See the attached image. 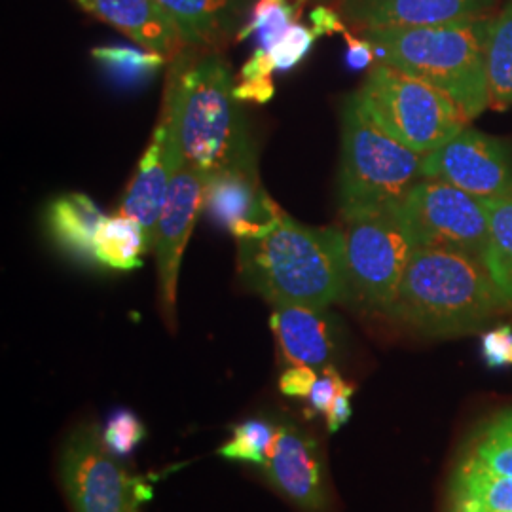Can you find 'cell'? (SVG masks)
I'll return each mask as SVG.
<instances>
[{
    "label": "cell",
    "instance_id": "cell-7",
    "mask_svg": "<svg viewBox=\"0 0 512 512\" xmlns=\"http://www.w3.org/2000/svg\"><path fill=\"white\" fill-rule=\"evenodd\" d=\"M346 304L385 315L393 308L416 245L393 211L344 220Z\"/></svg>",
    "mask_w": 512,
    "mask_h": 512
},
{
    "label": "cell",
    "instance_id": "cell-18",
    "mask_svg": "<svg viewBox=\"0 0 512 512\" xmlns=\"http://www.w3.org/2000/svg\"><path fill=\"white\" fill-rule=\"evenodd\" d=\"M448 512H512V476L469 454L450 480Z\"/></svg>",
    "mask_w": 512,
    "mask_h": 512
},
{
    "label": "cell",
    "instance_id": "cell-31",
    "mask_svg": "<svg viewBox=\"0 0 512 512\" xmlns=\"http://www.w3.org/2000/svg\"><path fill=\"white\" fill-rule=\"evenodd\" d=\"M482 359L490 368H507L512 366V327L503 325L488 330L480 340Z\"/></svg>",
    "mask_w": 512,
    "mask_h": 512
},
{
    "label": "cell",
    "instance_id": "cell-9",
    "mask_svg": "<svg viewBox=\"0 0 512 512\" xmlns=\"http://www.w3.org/2000/svg\"><path fill=\"white\" fill-rule=\"evenodd\" d=\"M416 249H440L482 258L492 226L488 202L452 184L420 179L395 207Z\"/></svg>",
    "mask_w": 512,
    "mask_h": 512
},
{
    "label": "cell",
    "instance_id": "cell-27",
    "mask_svg": "<svg viewBox=\"0 0 512 512\" xmlns=\"http://www.w3.org/2000/svg\"><path fill=\"white\" fill-rule=\"evenodd\" d=\"M473 456L497 473L512 476V408L497 414L480 431Z\"/></svg>",
    "mask_w": 512,
    "mask_h": 512
},
{
    "label": "cell",
    "instance_id": "cell-36",
    "mask_svg": "<svg viewBox=\"0 0 512 512\" xmlns=\"http://www.w3.org/2000/svg\"><path fill=\"white\" fill-rule=\"evenodd\" d=\"M275 71L274 57L264 48H256L245 65L239 71V80H260V78H272Z\"/></svg>",
    "mask_w": 512,
    "mask_h": 512
},
{
    "label": "cell",
    "instance_id": "cell-2",
    "mask_svg": "<svg viewBox=\"0 0 512 512\" xmlns=\"http://www.w3.org/2000/svg\"><path fill=\"white\" fill-rule=\"evenodd\" d=\"M512 311L482 258L416 249L389 319L425 338H456Z\"/></svg>",
    "mask_w": 512,
    "mask_h": 512
},
{
    "label": "cell",
    "instance_id": "cell-4",
    "mask_svg": "<svg viewBox=\"0 0 512 512\" xmlns=\"http://www.w3.org/2000/svg\"><path fill=\"white\" fill-rule=\"evenodd\" d=\"M181 61V143L184 162L205 177L222 171L256 175V156L247 122L234 95V76L215 52Z\"/></svg>",
    "mask_w": 512,
    "mask_h": 512
},
{
    "label": "cell",
    "instance_id": "cell-19",
    "mask_svg": "<svg viewBox=\"0 0 512 512\" xmlns=\"http://www.w3.org/2000/svg\"><path fill=\"white\" fill-rule=\"evenodd\" d=\"M188 48L213 52L234 25L230 0H156Z\"/></svg>",
    "mask_w": 512,
    "mask_h": 512
},
{
    "label": "cell",
    "instance_id": "cell-13",
    "mask_svg": "<svg viewBox=\"0 0 512 512\" xmlns=\"http://www.w3.org/2000/svg\"><path fill=\"white\" fill-rule=\"evenodd\" d=\"M207 177L202 171L184 165L169 184L164 211L156 232L158 264V306L169 330H177V285L184 247L203 211Z\"/></svg>",
    "mask_w": 512,
    "mask_h": 512
},
{
    "label": "cell",
    "instance_id": "cell-20",
    "mask_svg": "<svg viewBox=\"0 0 512 512\" xmlns=\"http://www.w3.org/2000/svg\"><path fill=\"white\" fill-rule=\"evenodd\" d=\"M105 215L97 203L82 192H71L50 203L46 222L55 243L69 255L93 262V238Z\"/></svg>",
    "mask_w": 512,
    "mask_h": 512
},
{
    "label": "cell",
    "instance_id": "cell-28",
    "mask_svg": "<svg viewBox=\"0 0 512 512\" xmlns=\"http://www.w3.org/2000/svg\"><path fill=\"white\" fill-rule=\"evenodd\" d=\"M147 435L143 420L128 408H116L101 427V439L116 458H129Z\"/></svg>",
    "mask_w": 512,
    "mask_h": 512
},
{
    "label": "cell",
    "instance_id": "cell-5",
    "mask_svg": "<svg viewBox=\"0 0 512 512\" xmlns=\"http://www.w3.org/2000/svg\"><path fill=\"white\" fill-rule=\"evenodd\" d=\"M421 160V154L378 128L353 93L342 110V156L338 171L342 219L393 211L420 181Z\"/></svg>",
    "mask_w": 512,
    "mask_h": 512
},
{
    "label": "cell",
    "instance_id": "cell-12",
    "mask_svg": "<svg viewBox=\"0 0 512 512\" xmlns=\"http://www.w3.org/2000/svg\"><path fill=\"white\" fill-rule=\"evenodd\" d=\"M275 421L274 446L258 471L296 511L332 512L334 497L319 440L289 416H275Z\"/></svg>",
    "mask_w": 512,
    "mask_h": 512
},
{
    "label": "cell",
    "instance_id": "cell-11",
    "mask_svg": "<svg viewBox=\"0 0 512 512\" xmlns=\"http://www.w3.org/2000/svg\"><path fill=\"white\" fill-rule=\"evenodd\" d=\"M421 179L452 184L484 202L512 200V145L467 126L423 156Z\"/></svg>",
    "mask_w": 512,
    "mask_h": 512
},
{
    "label": "cell",
    "instance_id": "cell-3",
    "mask_svg": "<svg viewBox=\"0 0 512 512\" xmlns=\"http://www.w3.org/2000/svg\"><path fill=\"white\" fill-rule=\"evenodd\" d=\"M490 23L492 16L450 25L365 29L361 37L372 44L376 63L435 86L475 120L490 107Z\"/></svg>",
    "mask_w": 512,
    "mask_h": 512
},
{
    "label": "cell",
    "instance_id": "cell-22",
    "mask_svg": "<svg viewBox=\"0 0 512 512\" xmlns=\"http://www.w3.org/2000/svg\"><path fill=\"white\" fill-rule=\"evenodd\" d=\"M92 57L112 84L126 90L147 86L167 63L164 55L122 44L97 46L92 50Z\"/></svg>",
    "mask_w": 512,
    "mask_h": 512
},
{
    "label": "cell",
    "instance_id": "cell-23",
    "mask_svg": "<svg viewBox=\"0 0 512 512\" xmlns=\"http://www.w3.org/2000/svg\"><path fill=\"white\" fill-rule=\"evenodd\" d=\"M486 63L490 107L512 109V0L492 16Z\"/></svg>",
    "mask_w": 512,
    "mask_h": 512
},
{
    "label": "cell",
    "instance_id": "cell-14",
    "mask_svg": "<svg viewBox=\"0 0 512 512\" xmlns=\"http://www.w3.org/2000/svg\"><path fill=\"white\" fill-rule=\"evenodd\" d=\"M203 211L239 241L270 228L283 209L260 188L256 175L222 171L207 177Z\"/></svg>",
    "mask_w": 512,
    "mask_h": 512
},
{
    "label": "cell",
    "instance_id": "cell-26",
    "mask_svg": "<svg viewBox=\"0 0 512 512\" xmlns=\"http://www.w3.org/2000/svg\"><path fill=\"white\" fill-rule=\"evenodd\" d=\"M302 2L289 0H256L247 25L238 33V40L256 37L258 48L272 52L275 44L296 23L302 10Z\"/></svg>",
    "mask_w": 512,
    "mask_h": 512
},
{
    "label": "cell",
    "instance_id": "cell-21",
    "mask_svg": "<svg viewBox=\"0 0 512 512\" xmlns=\"http://www.w3.org/2000/svg\"><path fill=\"white\" fill-rule=\"evenodd\" d=\"M147 253L145 232L137 220L120 213L101 219L93 238L95 262L112 270L128 272L139 268Z\"/></svg>",
    "mask_w": 512,
    "mask_h": 512
},
{
    "label": "cell",
    "instance_id": "cell-17",
    "mask_svg": "<svg viewBox=\"0 0 512 512\" xmlns=\"http://www.w3.org/2000/svg\"><path fill=\"white\" fill-rule=\"evenodd\" d=\"M270 327L283 363L323 370L336 353V329L327 310L304 306H277Z\"/></svg>",
    "mask_w": 512,
    "mask_h": 512
},
{
    "label": "cell",
    "instance_id": "cell-16",
    "mask_svg": "<svg viewBox=\"0 0 512 512\" xmlns=\"http://www.w3.org/2000/svg\"><path fill=\"white\" fill-rule=\"evenodd\" d=\"M82 10L109 23L141 48L167 61L184 54L188 44L156 0H76Z\"/></svg>",
    "mask_w": 512,
    "mask_h": 512
},
{
    "label": "cell",
    "instance_id": "cell-38",
    "mask_svg": "<svg viewBox=\"0 0 512 512\" xmlns=\"http://www.w3.org/2000/svg\"><path fill=\"white\" fill-rule=\"evenodd\" d=\"M296 2H302V4H306V2H310V0H296ZM315 2H319V0H315Z\"/></svg>",
    "mask_w": 512,
    "mask_h": 512
},
{
    "label": "cell",
    "instance_id": "cell-33",
    "mask_svg": "<svg viewBox=\"0 0 512 512\" xmlns=\"http://www.w3.org/2000/svg\"><path fill=\"white\" fill-rule=\"evenodd\" d=\"M344 38H346V65L351 71H366L376 63V52L372 48V44L366 40L365 37H355L351 35L348 29L344 31Z\"/></svg>",
    "mask_w": 512,
    "mask_h": 512
},
{
    "label": "cell",
    "instance_id": "cell-35",
    "mask_svg": "<svg viewBox=\"0 0 512 512\" xmlns=\"http://www.w3.org/2000/svg\"><path fill=\"white\" fill-rule=\"evenodd\" d=\"M275 86L272 78H260V80H239L234 86V95L241 101H249L256 105H266L274 97Z\"/></svg>",
    "mask_w": 512,
    "mask_h": 512
},
{
    "label": "cell",
    "instance_id": "cell-1",
    "mask_svg": "<svg viewBox=\"0 0 512 512\" xmlns=\"http://www.w3.org/2000/svg\"><path fill=\"white\" fill-rule=\"evenodd\" d=\"M238 274L274 308L327 310L346 302L344 230L311 228L281 211L270 228L239 239Z\"/></svg>",
    "mask_w": 512,
    "mask_h": 512
},
{
    "label": "cell",
    "instance_id": "cell-8",
    "mask_svg": "<svg viewBox=\"0 0 512 512\" xmlns=\"http://www.w3.org/2000/svg\"><path fill=\"white\" fill-rule=\"evenodd\" d=\"M57 476L71 512H143L152 488L131 475L92 420L74 423L61 440Z\"/></svg>",
    "mask_w": 512,
    "mask_h": 512
},
{
    "label": "cell",
    "instance_id": "cell-10",
    "mask_svg": "<svg viewBox=\"0 0 512 512\" xmlns=\"http://www.w3.org/2000/svg\"><path fill=\"white\" fill-rule=\"evenodd\" d=\"M169 63L160 120L118 211L141 224L148 251H154L169 184L186 165L181 143V61L177 57Z\"/></svg>",
    "mask_w": 512,
    "mask_h": 512
},
{
    "label": "cell",
    "instance_id": "cell-25",
    "mask_svg": "<svg viewBox=\"0 0 512 512\" xmlns=\"http://www.w3.org/2000/svg\"><path fill=\"white\" fill-rule=\"evenodd\" d=\"M277 421L270 416H258L239 421L232 427V435L219 448V454L230 461H241L255 465L256 469L266 463L274 446Z\"/></svg>",
    "mask_w": 512,
    "mask_h": 512
},
{
    "label": "cell",
    "instance_id": "cell-29",
    "mask_svg": "<svg viewBox=\"0 0 512 512\" xmlns=\"http://www.w3.org/2000/svg\"><path fill=\"white\" fill-rule=\"evenodd\" d=\"M317 35L313 33V29L294 23L287 33L281 37V40L274 46V50L270 52L274 57L275 71L279 73H287L294 69L306 55L310 54L313 44H315Z\"/></svg>",
    "mask_w": 512,
    "mask_h": 512
},
{
    "label": "cell",
    "instance_id": "cell-37",
    "mask_svg": "<svg viewBox=\"0 0 512 512\" xmlns=\"http://www.w3.org/2000/svg\"><path fill=\"white\" fill-rule=\"evenodd\" d=\"M351 395H353L351 391L338 395L336 401L330 406L329 414L325 416L330 433H336L338 429H342L348 423L349 418H351V412H353V408H351Z\"/></svg>",
    "mask_w": 512,
    "mask_h": 512
},
{
    "label": "cell",
    "instance_id": "cell-6",
    "mask_svg": "<svg viewBox=\"0 0 512 512\" xmlns=\"http://www.w3.org/2000/svg\"><path fill=\"white\" fill-rule=\"evenodd\" d=\"M355 97L378 128L421 156L446 145L469 124L446 93L384 63L370 69Z\"/></svg>",
    "mask_w": 512,
    "mask_h": 512
},
{
    "label": "cell",
    "instance_id": "cell-34",
    "mask_svg": "<svg viewBox=\"0 0 512 512\" xmlns=\"http://www.w3.org/2000/svg\"><path fill=\"white\" fill-rule=\"evenodd\" d=\"M311 29L317 37H330V35H336V33H342L348 29L344 18L332 10L329 6H315L310 12Z\"/></svg>",
    "mask_w": 512,
    "mask_h": 512
},
{
    "label": "cell",
    "instance_id": "cell-24",
    "mask_svg": "<svg viewBox=\"0 0 512 512\" xmlns=\"http://www.w3.org/2000/svg\"><path fill=\"white\" fill-rule=\"evenodd\" d=\"M492 236L484 264L499 291L512 304V200L488 202Z\"/></svg>",
    "mask_w": 512,
    "mask_h": 512
},
{
    "label": "cell",
    "instance_id": "cell-15",
    "mask_svg": "<svg viewBox=\"0 0 512 512\" xmlns=\"http://www.w3.org/2000/svg\"><path fill=\"white\" fill-rule=\"evenodd\" d=\"M495 0H342V18L355 27H429L490 18Z\"/></svg>",
    "mask_w": 512,
    "mask_h": 512
},
{
    "label": "cell",
    "instance_id": "cell-32",
    "mask_svg": "<svg viewBox=\"0 0 512 512\" xmlns=\"http://www.w3.org/2000/svg\"><path fill=\"white\" fill-rule=\"evenodd\" d=\"M317 376H319V370L311 366H287L279 378V391L291 399H306L310 395Z\"/></svg>",
    "mask_w": 512,
    "mask_h": 512
},
{
    "label": "cell",
    "instance_id": "cell-30",
    "mask_svg": "<svg viewBox=\"0 0 512 512\" xmlns=\"http://www.w3.org/2000/svg\"><path fill=\"white\" fill-rule=\"evenodd\" d=\"M349 391L353 393V385H349L334 366H325L323 370H319V376L311 387L310 395L306 397L308 412L311 416H327L336 397Z\"/></svg>",
    "mask_w": 512,
    "mask_h": 512
}]
</instances>
